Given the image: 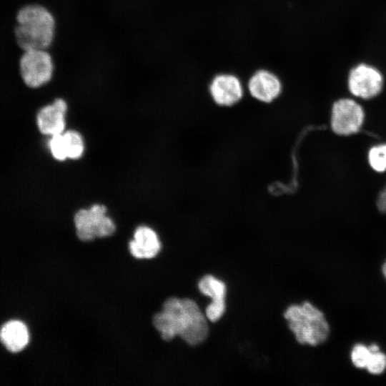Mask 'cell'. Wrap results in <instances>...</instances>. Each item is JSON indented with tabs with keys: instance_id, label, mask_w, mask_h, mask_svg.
Segmentation results:
<instances>
[{
	"instance_id": "cell-10",
	"label": "cell",
	"mask_w": 386,
	"mask_h": 386,
	"mask_svg": "<svg viewBox=\"0 0 386 386\" xmlns=\"http://www.w3.org/2000/svg\"><path fill=\"white\" fill-rule=\"evenodd\" d=\"M67 105L62 99L42 107L37 114V125L40 132L53 136L64 132Z\"/></svg>"
},
{
	"instance_id": "cell-1",
	"label": "cell",
	"mask_w": 386,
	"mask_h": 386,
	"mask_svg": "<svg viewBox=\"0 0 386 386\" xmlns=\"http://www.w3.org/2000/svg\"><path fill=\"white\" fill-rule=\"evenodd\" d=\"M154 327L166 341L180 336L189 345L204 342L209 327L198 305L189 298L170 297L163 304L162 310L152 318Z\"/></svg>"
},
{
	"instance_id": "cell-2",
	"label": "cell",
	"mask_w": 386,
	"mask_h": 386,
	"mask_svg": "<svg viewBox=\"0 0 386 386\" xmlns=\"http://www.w3.org/2000/svg\"><path fill=\"white\" fill-rule=\"evenodd\" d=\"M55 19L50 10L37 2H24L15 10L11 26L14 44L21 51L48 49L55 35Z\"/></svg>"
},
{
	"instance_id": "cell-21",
	"label": "cell",
	"mask_w": 386,
	"mask_h": 386,
	"mask_svg": "<svg viewBox=\"0 0 386 386\" xmlns=\"http://www.w3.org/2000/svg\"><path fill=\"white\" fill-rule=\"evenodd\" d=\"M382 269V273L386 279V262L383 264Z\"/></svg>"
},
{
	"instance_id": "cell-6",
	"label": "cell",
	"mask_w": 386,
	"mask_h": 386,
	"mask_svg": "<svg viewBox=\"0 0 386 386\" xmlns=\"http://www.w3.org/2000/svg\"><path fill=\"white\" fill-rule=\"evenodd\" d=\"M365 118L362 107L351 99L336 101L331 111L332 130L338 135H350L361 128Z\"/></svg>"
},
{
	"instance_id": "cell-5",
	"label": "cell",
	"mask_w": 386,
	"mask_h": 386,
	"mask_svg": "<svg viewBox=\"0 0 386 386\" xmlns=\"http://www.w3.org/2000/svg\"><path fill=\"white\" fill-rule=\"evenodd\" d=\"M74 222L77 237L81 241L110 236L116 229L113 220L107 215V208L102 204L79 210Z\"/></svg>"
},
{
	"instance_id": "cell-3",
	"label": "cell",
	"mask_w": 386,
	"mask_h": 386,
	"mask_svg": "<svg viewBox=\"0 0 386 386\" xmlns=\"http://www.w3.org/2000/svg\"><path fill=\"white\" fill-rule=\"evenodd\" d=\"M284 316L299 343L315 346L327 339L330 327L325 315L309 302L290 305Z\"/></svg>"
},
{
	"instance_id": "cell-9",
	"label": "cell",
	"mask_w": 386,
	"mask_h": 386,
	"mask_svg": "<svg viewBox=\"0 0 386 386\" xmlns=\"http://www.w3.org/2000/svg\"><path fill=\"white\" fill-rule=\"evenodd\" d=\"M282 86L279 78L270 71L259 70L248 81L250 95L258 102L269 104L280 95Z\"/></svg>"
},
{
	"instance_id": "cell-13",
	"label": "cell",
	"mask_w": 386,
	"mask_h": 386,
	"mask_svg": "<svg viewBox=\"0 0 386 386\" xmlns=\"http://www.w3.org/2000/svg\"><path fill=\"white\" fill-rule=\"evenodd\" d=\"M0 340L12 352L22 350L28 344L29 334L26 326L19 320H11L0 330Z\"/></svg>"
},
{
	"instance_id": "cell-14",
	"label": "cell",
	"mask_w": 386,
	"mask_h": 386,
	"mask_svg": "<svg viewBox=\"0 0 386 386\" xmlns=\"http://www.w3.org/2000/svg\"><path fill=\"white\" fill-rule=\"evenodd\" d=\"M67 159H77L84 151V144L82 136L76 131L68 130L63 132Z\"/></svg>"
},
{
	"instance_id": "cell-16",
	"label": "cell",
	"mask_w": 386,
	"mask_h": 386,
	"mask_svg": "<svg viewBox=\"0 0 386 386\" xmlns=\"http://www.w3.org/2000/svg\"><path fill=\"white\" fill-rule=\"evenodd\" d=\"M371 353L369 347L362 344H357L351 352L352 362L357 368H365Z\"/></svg>"
},
{
	"instance_id": "cell-18",
	"label": "cell",
	"mask_w": 386,
	"mask_h": 386,
	"mask_svg": "<svg viewBox=\"0 0 386 386\" xmlns=\"http://www.w3.org/2000/svg\"><path fill=\"white\" fill-rule=\"evenodd\" d=\"M49 148L52 156L59 161L67 159L63 133L51 136Z\"/></svg>"
},
{
	"instance_id": "cell-8",
	"label": "cell",
	"mask_w": 386,
	"mask_h": 386,
	"mask_svg": "<svg viewBox=\"0 0 386 386\" xmlns=\"http://www.w3.org/2000/svg\"><path fill=\"white\" fill-rule=\"evenodd\" d=\"M209 91L214 104L222 107L236 105L244 95L241 81L232 74H219L214 76L209 84Z\"/></svg>"
},
{
	"instance_id": "cell-11",
	"label": "cell",
	"mask_w": 386,
	"mask_h": 386,
	"mask_svg": "<svg viewBox=\"0 0 386 386\" xmlns=\"http://www.w3.org/2000/svg\"><path fill=\"white\" fill-rule=\"evenodd\" d=\"M198 287L202 294L212 300L206 308L207 317L211 322L217 321L225 311V284L214 276L207 274L199 281Z\"/></svg>"
},
{
	"instance_id": "cell-19",
	"label": "cell",
	"mask_w": 386,
	"mask_h": 386,
	"mask_svg": "<svg viewBox=\"0 0 386 386\" xmlns=\"http://www.w3.org/2000/svg\"><path fill=\"white\" fill-rule=\"evenodd\" d=\"M377 206L381 212L386 213V186L381 190L377 197Z\"/></svg>"
},
{
	"instance_id": "cell-7",
	"label": "cell",
	"mask_w": 386,
	"mask_h": 386,
	"mask_svg": "<svg viewBox=\"0 0 386 386\" xmlns=\"http://www.w3.org/2000/svg\"><path fill=\"white\" fill-rule=\"evenodd\" d=\"M383 76L375 67L361 64L354 67L348 76L350 92L362 99H371L381 91Z\"/></svg>"
},
{
	"instance_id": "cell-4",
	"label": "cell",
	"mask_w": 386,
	"mask_h": 386,
	"mask_svg": "<svg viewBox=\"0 0 386 386\" xmlns=\"http://www.w3.org/2000/svg\"><path fill=\"white\" fill-rule=\"evenodd\" d=\"M54 65L47 49L21 51L16 59V74L21 82L29 89H39L52 79Z\"/></svg>"
},
{
	"instance_id": "cell-17",
	"label": "cell",
	"mask_w": 386,
	"mask_h": 386,
	"mask_svg": "<svg viewBox=\"0 0 386 386\" xmlns=\"http://www.w3.org/2000/svg\"><path fill=\"white\" fill-rule=\"evenodd\" d=\"M372 375H380L386 369V355L380 350L372 352L365 367Z\"/></svg>"
},
{
	"instance_id": "cell-15",
	"label": "cell",
	"mask_w": 386,
	"mask_h": 386,
	"mask_svg": "<svg viewBox=\"0 0 386 386\" xmlns=\"http://www.w3.org/2000/svg\"><path fill=\"white\" fill-rule=\"evenodd\" d=\"M368 161L374 170L378 172L386 171V144L372 147L368 152Z\"/></svg>"
},
{
	"instance_id": "cell-20",
	"label": "cell",
	"mask_w": 386,
	"mask_h": 386,
	"mask_svg": "<svg viewBox=\"0 0 386 386\" xmlns=\"http://www.w3.org/2000/svg\"><path fill=\"white\" fill-rule=\"evenodd\" d=\"M369 349L371 352H375L380 350L379 347L375 344H372L370 345Z\"/></svg>"
},
{
	"instance_id": "cell-12",
	"label": "cell",
	"mask_w": 386,
	"mask_h": 386,
	"mask_svg": "<svg viewBox=\"0 0 386 386\" xmlns=\"http://www.w3.org/2000/svg\"><path fill=\"white\" fill-rule=\"evenodd\" d=\"M131 254L137 259H152L161 249L157 234L147 226L138 227L129 244Z\"/></svg>"
}]
</instances>
